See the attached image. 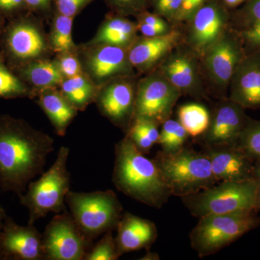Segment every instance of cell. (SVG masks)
I'll return each mask as SVG.
<instances>
[{
    "label": "cell",
    "instance_id": "1",
    "mask_svg": "<svg viewBox=\"0 0 260 260\" xmlns=\"http://www.w3.org/2000/svg\"><path fill=\"white\" fill-rule=\"evenodd\" d=\"M54 139L23 120L0 117V189L20 197L44 172Z\"/></svg>",
    "mask_w": 260,
    "mask_h": 260
},
{
    "label": "cell",
    "instance_id": "2",
    "mask_svg": "<svg viewBox=\"0 0 260 260\" xmlns=\"http://www.w3.org/2000/svg\"><path fill=\"white\" fill-rule=\"evenodd\" d=\"M112 180L126 196L157 209L172 196L153 159L146 158L126 135L115 145Z\"/></svg>",
    "mask_w": 260,
    "mask_h": 260
},
{
    "label": "cell",
    "instance_id": "3",
    "mask_svg": "<svg viewBox=\"0 0 260 260\" xmlns=\"http://www.w3.org/2000/svg\"><path fill=\"white\" fill-rule=\"evenodd\" d=\"M153 160L172 196L184 198L218 183L210 159L203 152L184 147L174 154L158 152Z\"/></svg>",
    "mask_w": 260,
    "mask_h": 260
},
{
    "label": "cell",
    "instance_id": "4",
    "mask_svg": "<svg viewBox=\"0 0 260 260\" xmlns=\"http://www.w3.org/2000/svg\"><path fill=\"white\" fill-rule=\"evenodd\" d=\"M70 148L61 146L55 161L37 181L29 183L26 191L19 197L20 204L28 210L29 224L49 213L67 211L65 199L69 192L70 174L68 171Z\"/></svg>",
    "mask_w": 260,
    "mask_h": 260
},
{
    "label": "cell",
    "instance_id": "5",
    "mask_svg": "<svg viewBox=\"0 0 260 260\" xmlns=\"http://www.w3.org/2000/svg\"><path fill=\"white\" fill-rule=\"evenodd\" d=\"M65 202L75 223L90 242L116 229L124 214L122 205L112 189L92 192L70 191Z\"/></svg>",
    "mask_w": 260,
    "mask_h": 260
},
{
    "label": "cell",
    "instance_id": "6",
    "mask_svg": "<svg viewBox=\"0 0 260 260\" xmlns=\"http://www.w3.org/2000/svg\"><path fill=\"white\" fill-rule=\"evenodd\" d=\"M259 226L260 216L254 210L208 215L199 218L189 234L191 246L198 256L205 257Z\"/></svg>",
    "mask_w": 260,
    "mask_h": 260
},
{
    "label": "cell",
    "instance_id": "7",
    "mask_svg": "<svg viewBox=\"0 0 260 260\" xmlns=\"http://www.w3.org/2000/svg\"><path fill=\"white\" fill-rule=\"evenodd\" d=\"M256 186L257 181L254 179L220 181L211 187L181 199L189 213L198 218L248 211L254 210Z\"/></svg>",
    "mask_w": 260,
    "mask_h": 260
},
{
    "label": "cell",
    "instance_id": "8",
    "mask_svg": "<svg viewBox=\"0 0 260 260\" xmlns=\"http://www.w3.org/2000/svg\"><path fill=\"white\" fill-rule=\"evenodd\" d=\"M245 55L239 32L229 27L200 57L208 91L220 100L228 99L233 74Z\"/></svg>",
    "mask_w": 260,
    "mask_h": 260
},
{
    "label": "cell",
    "instance_id": "9",
    "mask_svg": "<svg viewBox=\"0 0 260 260\" xmlns=\"http://www.w3.org/2000/svg\"><path fill=\"white\" fill-rule=\"evenodd\" d=\"M181 95L179 89L155 68L137 83L134 119L143 118L162 125L170 119Z\"/></svg>",
    "mask_w": 260,
    "mask_h": 260
},
{
    "label": "cell",
    "instance_id": "10",
    "mask_svg": "<svg viewBox=\"0 0 260 260\" xmlns=\"http://www.w3.org/2000/svg\"><path fill=\"white\" fill-rule=\"evenodd\" d=\"M157 68L182 95L197 100L208 99L199 56L183 42L168 54Z\"/></svg>",
    "mask_w": 260,
    "mask_h": 260
},
{
    "label": "cell",
    "instance_id": "11",
    "mask_svg": "<svg viewBox=\"0 0 260 260\" xmlns=\"http://www.w3.org/2000/svg\"><path fill=\"white\" fill-rule=\"evenodd\" d=\"M231 11L219 0H209L184 23L183 43L199 58L230 27Z\"/></svg>",
    "mask_w": 260,
    "mask_h": 260
},
{
    "label": "cell",
    "instance_id": "12",
    "mask_svg": "<svg viewBox=\"0 0 260 260\" xmlns=\"http://www.w3.org/2000/svg\"><path fill=\"white\" fill-rule=\"evenodd\" d=\"M42 235L44 256L48 260L84 259L92 243L67 211L51 219Z\"/></svg>",
    "mask_w": 260,
    "mask_h": 260
},
{
    "label": "cell",
    "instance_id": "13",
    "mask_svg": "<svg viewBox=\"0 0 260 260\" xmlns=\"http://www.w3.org/2000/svg\"><path fill=\"white\" fill-rule=\"evenodd\" d=\"M79 59L83 73L99 88L116 78L135 75L126 48L85 44Z\"/></svg>",
    "mask_w": 260,
    "mask_h": 260
},
{
    "label": "cell",
    "instance_id": "14",
    "mask_svg": "<svg viewBox=\"0 0 260 260\" xmlns=\"http://www.w3.org/2000/svg\"><path fill=\"white\" fill-rule=\"evenodd\" d=\"M137 83L134 75L110 80L99 88L95 102L101 114L125 133L134 119Z\"/></svg>",
    "mask_w": 260,
    "mask_h": 260
},
{
    "label": "cell",
    "instance_id": "15",
    "mask_svg": "<svg viewBox=\"0 0 260 260\" xmlns=\"http://www.w3.org/2000/svg\"><path fill=\"white\" fill-rule=\"evenodd\" d=\"M249 116L245 109L228 98L220 100L210 113L209 126L200 137L203 148L235 145Z\"/></svg>",
    "mask_w": 260,
    "mask_h": 260
},
{
    "label": "cell",
    "instance_id": "16",
    "mask_svg": "<svg viewBox=\"0 0 260 260\" xmlns=\"http://www.w3.org/2000/svg\"><path fill=\"white\" fill-rule=\"evenodd\" d=\"M2 259H45L43 235L34 224L20 225L7 215L0 237Z\"/></svg>",
    "mask_w": 260,
    "mask_h": 260
},
{
    "label": "cell",
    "instance_id": "17",
    "mask_svg": "<svg viewBox=\"0 0 260 260\" xmlns=\"http://www.w3.org/2000/svg\"><path fill=\"white\" fill-rule=\"evenodd\" d=\"M183 41V32L177 26L160 37L138 36L128 48V56L135 70L148 73L158 68L162 59Z\"/></svg>",
    "mask_w": 260,
    "mask_h": 260
},
{
    "label": "cell",
    "instance_id": "18",
    "mask_svg": "<svg viewBox=\"0 0 260 260\" xmlns=\"http://www.w3.org/2000/svg\"><path fill=\"white\" fill-rule=\"evenodd\" d=\"M228 98L244 109H259L260 51L246 54L238 64L231 80Z\"/></svg>",
    "mask_w": 260,
    "mask_h": 260
},
{
    "label": "cell",
    "instance_id": "19",
    "mask_svg": "<svg viewBox=\"0 0 260 260\" xmlns=\"http://www.w3.org/2000/svg\"><path fill=\"white\" fill-rule=\"evenodd\" d=\"M206 154L211 164L217 182L243 181L253 179L254 161L237 145L207 147Z\"/></svg>",
    "mask_w": 260,
    "mask_h": 260
},
{
    "label": "cell",
    "instance_id": "20",
    "mask_svg": "<svg viewBox=\"0 0 260 260\" xmlns=\"http://www.w3.org/2000/svg\"><path fill=\"white\" fill-rule=\"evenodd\" d=\"M116 229L115 240L120 256L142 249L150 250L158 237V229L153 222L128 212L123 214Z\"/></svg>",
    "mask_w": 260,
    "mask_h": 260
},
{
    "label": "cell",
    "instance_id": "21",
    "mask_svg": "<svg viewBox=\"0 0 260 260\" xmlns=\"http://www.w3.org/2000/svg\"><path fill=\"white\" fill-rule=\"evenodd\" d=\"M32 23L29 21L20 22L10 29L8 34L10 51L21 60L41 59L50 48L42 30Z\"/></svg>",
    "mask_w": 260,
    "mask_h": 260
},
{
    "label": "cell",
    "instance_id": "22",
    "mask_svg": "<svg viewBox=\"0 0 260 260\" xmlns=\"http://www.w3.org/2000/svg\"><path fill=\"white\" fill-rule=\"evenodd\" d=\"M138 32L137 22L114 13L105 19L95 37L87 44H107L128 49L138 38Z\"/></svg>",
    "mask_w": 260,
    "mask_h": 260
},
{
    "label": "cell",
    "instance_id": "23",
    "mask_svg": "<svg viewBox=\"0 0 260 260\" xmlns=\"http://www.w3.org/2000/svg\"><path fill=\"white\" fill-rule=\"evenodd\" d=\"M38 94V104L49 118L56 134L64 136L78 111L70 104L57 88L40 90Z\"/></svg>",
    "mask_w": 260,
    "mask_h": 260
},
{
    "label": "cell",
    "instance_id": "24",
    "mask_svg": "<svg viewBox=\"0 0 260 260\" xmlns=\"http://www.w3.org/2000/svg\"><path fill=\"white\" fill-rule=\"evenodd\" d=\"M59 90L65 99L78 111H84L96 100L99 88L85 73L64 78Z\"/></svg>",
    "mask_w": 260,
    "mask_h": 260
},
{
    "label": "cell",
    "instance_id": "25",
    "mask_svg": "<svg viewBox=\"0 0 260 260\" xmlns=\"http://www.w3.org/2000/svg\"><path fill=\"white\" fill-rule=\"evenodd\" d=\"M22 73L25 79L37 89L38 92L57 88L65 78L55 60L41 59L30 61Z\"/></svg>",
    "mask_w": 260,
    "mask_h": 260
},
{
    "label": "cell",
    "instance_id": "26",
    "mask_svg": "<svg viewBox=\"0 0 260 260\" xmlns=\"http://www.w3.org/2000/svg\"><path fill=\"white\" fill-rule=\"evenodd\" d=\"M73 19L56 11L49 39V47L54 52L75 53L78 49L72 37Z\"/></svg>",
    "mask_w": 260,
    "mask_h": 260
},
{
    "label": "cell",
    "instance_id": "27",
    "mask_svg": "<svg viewBox=\"0 0 260 260\" xmlns=\"http://www.w3.org/2000/svg\"><path fill=\"white\" fill-rule=\"evenodd\" d=\"M178 118L189 136L198 138L209 126L210 113L201 104H184L178 109Z\"/></svg>",
    "mask_w": 260,
    "mask_h": 260
},
{
    "label": "cell",
    "instance_id": "28",
    "mask_svg": "<svg viewBox=\"0 0 260 260\" xmlns=\"http://www.w3.org/2000/svg\"><path fill=\"white\" fill-rule=\"evenodd\" d=\"M158 124L143 118L133 119L129 129L126 132L127 136L142 153L148 154L154 145L158 143Z\"/></svg>",
    "mask_w": 260,
    "mask_h": 260
},
{
    "label": "cell",
    "instance_id": "29",
    "mask_svg": "<svg viewBox=\"0 0 260 260\" xmlns=\"http://www.w3.org/2000/svg\"><path fill=\"white\" fill-rule=\"evenodd\" d=\"M189 136L179 121L170 118L162 124L158 144L161 146L162 153L174 154L185 147Z\"/></svg>",
    "mask_w": 260,
    "mask_h": 260
},
{
    "label": "cell",
    "instance_id": "30",
    "mask_svg": "<svg viewBox=\"0 0 260 260\" xmlns=\"http://www.w3.org/2000/svg\"><path fill=\"white\" fill-rule=\"evenodd\" d=\"M236 145L253 160L260 158V121L249 117Z\"/></svg>",
    "mask_w": 260,
    "mask_h": 260
},
{
    "label": "cell",
    "instance_id": "31",
    "mask_svg": "<svg viewBox=\"0 0 260 260\" xmlns=\"http://www.w3.org/2000/svg\"><path fill=\"white\" fill-rule=\"evenodd\" d=\"M260 23V0H247L242 8L231 11V28L242 30Z\"/></svg>",
    "mask_w": 260,
    "mask_h": 260
},
{
    "label": "cell",
    "instance_id": "32",
    "mask_svg": "<svg viewBox=\"0 0 260 260\" xmlns=\"http://www.w3.org/2000/svg\"><path fill=\"white\" fill-rule=\"evenodd\" d=\"M32 95L28 86L0 62V97L13 98Z\"/></svg>",
    "mask_w": 260,
    "mask_h": 260
},
{
    "label": "cell",
    "instance_id": "33",
    "mask_svg": "<svg viewBox=\"0 0 260 260\" xmlns=\"http://www.w3.org/2000/svg\"><path fill=\"white\" fill-rule=\"evenodd\" d=\"M120 256L118 253L115 239L113 237V231L104 234V237L87 252L85 260H116Z\"/></svg>",
    "mask_w": 260,
    "mask_h": 260
},
{
    "label": "cell",
    "instance_id": "34",
    "mask_svg": "<svg viewBox=\"0 0 260 260\" xmlns=\"http://www.w3.org/2000/svg\"><path fill=\"white\" fill-rule=\"evenodd\" d=\"M113 13L124 16L140 14L150 7V0H104Z\"/></svg>",
    "mask_w": 260,
    "mask_h": 260
},
{
    "label": "cell",
    "instance_id": "35",
    "mask_svg": "<svg viewBox=\"0 0 260 260\" xmlns=\"http://www.w3.org/2000/svg\"><path fill=\"white\" fill-rule=\"evenodd\" d=\"M181 4L182 0H150L153 13L160 15L174 26L177 25Z\"/></svg>",
    "mask_w": 260,
    "mask_h": 260
},
{
    "label": "cell",
    "instance_id": "36",
    "mask_svg": "<svg viewBox=\"0 0 260 260\" xmlns=\"http://www.w3.org/2000/svg\"><path fill=\"white\" fill-rule=\"evenodd\" d=\"M55 61L65 78H72L83 73L81 61L79 57L75 55V53L60 54Z\"/></svg>",
    "mask_w": 260,
    "mask_h": 260
},
{
    "label": "cell",
    "instance_id": "37",
    "mask_svg": "<svg viewBox=\"0 0 260 260\" xmlns=\"http://www.w3.org/2000/svg\"><path fill=\"white\" fill-rule=\"evenodd\" d=\"M246 54L260 51V23L237 30Z\"/></svg>",
    "mask_w": 260,
    "mask_h": 260
},
{
    "label": "cell",
    "instance_id": "38",
    "mask_svg": "<svg viewBox=\"0 0 260 260\" xmlns=\"http://www.w3.org/2000/svg\"><path fill=\"white\" fill-rule=\"evenodd\" d=\"M56 11L67 16L75 18L94 0H52Z\"/></svg>",
    "mask_w": 260,
    "mask_h": 260
},
{
    "label": "cell",
    "instance_id": "39",
    "mask_svg": "<svg viewBox=\"0 0 260 260\" xmlns=\"http://www.w3.org/2000/svg\"><path fill=\"white\" fill-rule=\"evenodd\" d=\"M209 0H182L180 13L178 17L177 25L184 24L191 18L203 5Z\"/></svg>",
    "mask_w": 260,
    "mask_h": 260
},
{
    "label": "cell",
    "instance_id": "40",
    "mask_svg": "<svg viewBox=\"0 0 260 260\" xmlns=\"http://www.w3.org/2000/svg\"><path fill=\"white\" fill-rule=\"evenodd\" d=\"M27 8L39 13H48L51 10L52 0H25Z\"/></svg>",
    "mask_w": 260,
    "mask_h": 260
},
{
    "label": "cell",
    "instance_id": "41",
    "mask_svg": "<svg viewBox=\"0 0 260 260\" xmlns=\"http://www.w3.org/2000/svg\"><path fill=\"white\" fill-rule=\"evenodd\" d=\"M27 8L25 0H0V11L14 12Z\"/></svg>",
    "mask_w": 260,
    "mask_h": 260
},
{
    "label": "cell",
    "instance_id": "42",
    "mask_svg": "<svg viewBox=\"0 0 260 260\" xmlns=\"http://www.w3.org/2000/svg\"><path fill=\"white\" fill-rule=\"evenodd\" d=\"M223 6H225L228 10L232 11L235 10L239 5L245 3L247 0H219Z\"/></svg>",
    "mask_w": 260,
    "mask_h": 260
},
{
    "label": "cell",
    "instance_id": "43",
    "mask_svg": "<svg viewBox=\"0 0 260 260\" xmlns=\"http://www.w3.org/2000/svg\"><path fill=\"white\" fill-rule=\"evenodd\" d=\"M253 179L257 181V182H260V158L256 159L254 161Z\"/></svg>",
    "mask_w": 260,
    "mask_h": 260
},
{
    "label": "cell",
    "instance_id": "44",
    "mask_svg": "<svg viewBox=\"0 0 260 260\" xmlns=\"http://www.w3.org/2000/svg\"><path fill=\"white\" fill-rule=\"evenodd\" d=\"M254 210L257 213L260 210V182H257V186H256Z\"/></svg>",
    "mask_w": 260,
    "mask_h": 260
},
{
    "label": "cell",
    "instance_id": "45",
    "mask_svg": "<svg viewBox=\"0 0 260 260\" xmlns=\"http://www.w3.org/2000/svg\"><path fill=\"white\" fill-rule=\"evenodd\" d=\"M7 214L4 208L0 206V237H1L2 229H3V223L5 218H6ZM0 259H2L1 251H0Z\"/></svg>",
    "mask_w": 260,
    "mask_h": 260
},
{
    "label": "cell",
    "instance_id": "46",
    "mask_svg": "<svg viewBox=\"0 0 260 260\" xmlns=\"http://www.w3.org/2000/svg\"><path fill=\"white\" fill-rule=\"evenodd\" d=\"M140 259H144V260H158L160 259V256H159L158 254L155 252H152V251H150L149 250H147L146 254L143 258Z\"/></svg>",
    "mask_w": 260,
    "mask_h": 260
}]
</instances>
